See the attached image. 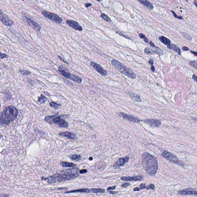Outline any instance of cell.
<instances>
[{
    "instance_id": "47",
    "label": "cell",
    "mask_w": 197,
    "mask_h": 197,
    "mask_svg": "<svg viewBox=\"0 0 197 197\" xmlns=\"http://www.w3.org/2000/svg\"><path fill=\"white\" fill-rule=\"evenodd\" d=\"M148 43L150 44L151 46L152 47H155V44H154V43L152 41H150Z\"/></svg>"
},
{
    "instance_id": "27",
    "label": "cell",
    "mask_w": 197,
    "mask_h": 197,
    "mask_svg": "<svg viewBox=\"0 0 197 197\" xmlns=\"http://www.w3.org/2000/svg\"><path fill=\"white\" fill-rule=\"evenodd\" d=\"M91 189V193H103L105 192V190L102 188H92Z\"/></svg>"
},
{
    "instance_id": "29",
    "label": "cell",
    "mask_w": 197,
    "mask_h": 197,
    "mask_svg": "<svg viewBox=\"0 0 197 197\" xmlns=\"http://www.w3.org/2000/svg\"><path fill=\"white\" fill-rule=\"evenodd\" d=\"M144 52L146 54L148 55L155 54H156L154 49L149 47H146L144 49Z\"/></svg>"
},
{
    "instance_id": "15",
    "label": "cell",
    "mask_w": 197,
    "mask_h": 197,
    "mask_svg": "<svg viewBox=\"0 0 197 197\" xmlns=\"http://www.w3.org/2000/svg\"><path fill=\"white\" fill-rule=\"evenodd\" d=\"M121 180L126 181H142L143 177L141 176H123L120 178Z\"/></svg>"
},
{
    "instance_id": "46",
    "label": "cell",
    "mask_w": 197,
    "mask_h": 197,
    "mask_svg": "<svg viewBox=\"0 0 197 197\" xmlns=\"http://www.w3.org/2000/svg\"><path fill=\"white\" fill-rule=\"evenodd\" d=\"M182 50L183 51H188V50H189V49L188 47H186V46H184V47H182Z\"/></svg>"
},
{
    "instance_id": "54",
    "label": "cell",
    "mask_w": 197,
    "mask_h": 197,
    "mask_svg": "<svg viewBox=\"0 0 197 197\" xmlns=\"http://www.w3.org/2000/svg\"><path fill=\"white\" fill-rule=\"evenodd\" d=\"M151 71H152L153 72H154V71H155V67L153 66H151Z\"/></svg>"
},
{
    "instance_id": "1",
    "label": "cell",
    "mask_w": 197,
    "mask_h": 197,
    "mask_svg": "<svg viewBox=\"0 0 197 197\" xmlns=\"http://www.w3.org/2000/svg\"><path fill=\"white\" fill-rule=\"evenodd\" d=\"M141 163L143 167L147 174L155 176L158 169V160L156 157L148 152H145L141 156Z\"/></svg>"
},
{
    "instance_id": "38",
    "label": "cell",
    "mask_w": 197,
    "mask_h": 197,
    "mask_svg": "<svg viewBox=\"0 0 197 197\" xmlns=\"http://www.w3.org/2000/svg\"><path fill=\"white\" fill-rule=\"evenodd\" d=\"M173 13V14L174 15V17H176V18L178 19H183V18L182 17V16H178L177 15V14H176L174 12V11H171Z\"/></svg>"
},
{
    "instance_id": "11",
    "label": "cell",
    "mask_w": 197,
    "mask_h": 197,
    "mask_svg": "<svg viewBox=\"0 0 197 197\" xmlns=\"http://www.w3.org/2000/svg\"><path fill=\"white\" fill-rule=\"evenodd\" d=\"M129 159L128 156L125 157L124 158H120L113 165V167L115 169H118L120 167L123 166Z\"/></svg>"
},
{
    "instance_id": "13",
    "label": "cell",
    "mask_w": 197,
    "mask_h": 197,
    "mask_svg": "<svg viewBox=\"0 0 197 197\" xmlns=\"http://www.w3.org/2000/svg\"><path fill=\"white\" fill-rule=\"evenodd\" d=\"M143 121L152 127H159L162 124L161 120L159 119H149L144 120Z\"/></svg>"
},
{
    "instance_id": "3",
    "label": "cell",
    "mask_w": 197,
    "mask_h": 197,
    "mask_svg": "<svg viewBox=\"0 0 197 197\" xmlns=\"http://www.w3.org/2000/svg\"><path fill=\"white\" fill-rule=\"evenodd\" d=\"M79 169L77 167L62 170L60 173H56L53 175L56 182H62L71 180L79 176Z\"/></svg>"
},
{
    "instance_id": "8",
    "label": "cell",
    "mask_w": 197,
    "mask_h": 197,
    "mask_svg": "<svg viewBox=\"0 0 197 197\" xmlns=\"http://www.w3.org/2000/svg\"><path fill=\"white\" fill-rule=\"evenodd\" d=\"M23 20L25 23H27L29 26L32 27L36 32H39L41 30V26L32 19L29 18L27 16L23 15Z\"/></svg>"
},
{
    "instance_id": "33",
    "label": "cell",
    "mask_w": 197,
    "mask_h": 197,
    "mask_svg": "<svg viewBox=\"0 0 197 197\" xmlns=\"http://www.w3.org/2000/svg\"><path fill=\"white\" fill-rule=\"evenodd\" d=\"M100 17H101L102 19H104L105 21L107 22H109L111 21V19L109 18V17L105 14H101L100 15Z\"/></svg>"
},
{
    "instance_id": "9",
    "label": "cell",
    "mask_w": 197,
    "mask_h": 197,
    "mask_svg": "<svg viewBox=\"0 0 197 197\" xmlns=\"http://www.w3.org/2000/svg\"><path fill=\"white\" fill-rule=\"evenodd\" d=\"M119 116L125 120L131 123H139L141 120L138 117H134L132 115L127 114L124 112H119L118 113Z\"/></svg>"
},
{
    "instance_id": "28",
    "label": "cell",
    "mask_w": 197,
    "mask_h": 197,
    "mask_svg": "<svg viewBox=\"0 0 197 197\" xmlns=\"http://www.w3.org/2000/svg\"><path fill=\"white\" fill-rule=\"evenodd\" d=\"M68 157L70 159L76 161H78L81 159V156L79 155H71L68 156Z\"/></svg>"
},
{
    "instance_id": "61",
    "label": "cell",
    "mask_w": 197,
    "mask_h": 197,
    "mask_svg": "<svg viewBox=\"0 0 197 197\" xmlns=\"http://www.w3.org/2000/svg\"></svg>"
},
{
    "instance_id": "7",
    "label": "cell",
    "mask_w": 197,
    "mask_h": 197,
    "mask_svg": "<svg viewBox=\"0 0 197 197\" xmlns=\"http://www.w3.org/2000/svg\"><path fill=\"white\" fill-rule=\"evenodd\" d=\"M42 13L45 17L55 23H61L63 21L61 17L52 12H48L46 11H43L42 12Z\"/></svg>"
},
{
    "instance_id": "17",
    "label": "cell",
    "mask_w": 197,
    "mask_h": 197,
    "mask_svg": "<svg viewBox=\"0 0 197 197\" xmlns=\"http://www.w3.org/2000/svg\"><path fill=\"white\" fill-rule=\"evenodd\" d=\"M59 135L61 136L70 139H77V137L76 134L69 132H65L62 133H59Z\"/></svg>"
},
{
    "instance_id": "37",
    "label": "cell",
    "mask_w": 197,
    "mask_h": 197,
    "mask_svg": "<svg viewBox=\"0 0 197 197\" xmlns=\"http://www.w3.org/2000/svg\"><path fill=\"white\" fill-rule=\"evenodd\" d=\"M146 189L147 190H149L150 189L154 190L155 189V185L152 184H149L147 186H146Z\"/></svg>"
},
{
    "instance_id": "44",
    "label": "cell",
    "mask_w": 197,
    "mask_h": 197,
    "mask_svg": "<svg viewBox=\"0 0 197 197\" xmlns=\"http://www.w3.org/2000/svg\"><path fill=\"white\" fill-rule=\"evenodd\" d=\"M116 188V186H114L112 187H109L107 189V190L109 191L111 190H114Z\"/></svg>"
},
{
    "instance_id": "60",
    "label": "cell",
    "mask_w": 197,
    "mask_h": 197,
    "mask_svg": "<svg viewBox=\"0 0 197 197\" xmlns=\"http://www.w3.org/2000/svg\"><path fill=\"white\" fill-rule=\"evenodd\" d=\"M97 0V1H98V2H100L102 1V0Z\"/></svg>"
},
{
    "instance_id": "41",
    "label": "cell",
    "mask_w": 197,
    "mask_h": 197,
    "mask_svg": "<svg viewBox=\"0 0 197 197\" xmlns=\"http://www.w3.org/2000/svg\"><path fill=\"white\" fill-rule=\"evenodd\" d=\"M130 185H131V184L129 183H128V182H125V183H124V184H123L121 186L123 187V188H126L127 187L129 186Z\"/></svg>"
},
{
    "instance_id": "4",
    "label": "cell",
    "mask_w": 197,
    "mask_h": 197,
    "mask_svg": "<svg viewBox=\"0 0 197 197\" xmlns=\"http://www.w3.org/2000/svg\"><path fill=\"white\" fill-rule=\"evenodd\" d=\"M111 64L121 73L125 75L129 78L134 79L136 77V75L131 69L127 67L118 61L112 60L111 61Z\"/></svg>"
},
{
    "instance_id": "14",
    "label": "cell",
    "mask_w": 197,
    "mask_h": 197,
    "mask_svg": "<svg viewBox=\"0 0 197 197\" xmlns=\"http://www.w3.org/2000/svg\"><path fill=\"white\" fill-rule=\"evenodd\" d=\"M66 23H67V25L73 29H74L76 31H81L83 30L82 27L79 24L78 22L75 20H67Z\"/></svg>"
},
{
    "instance_id": "22",
    "label": "cell",
    "mask_w": 197,
    "mask_h": 197,
    "mask_svg": "<svg viewBox=\"0 0 197 197\" xmlns=\"http://www.w3.org/2000/svg\"><path fill=\"white\" fill-rule=\"evenodd\" d=\"M42 180L44 181H46L49 184H52L56 182L55 179L53 176H50L47 178H44L42 177L41 178Z\"/></svg>"
},
{
    "instance_id": "25",
    "label": "cell",
    "mask_w": 197,
    "mask_h": 197,
    "mask_svg": "<svg viewBox=\"0 0 197 197\" xmlns=\"http://www.w3.org/2000/svg\"><path fill=\"white\" fill-rule=\"evenodd\" d=\"M129 94L130 95V96L131 97V98H132V99L134 101H135V102H139L141 101V98L138 95V94H136L132 93L131 94L130 93Z\"/></svg>"
},
{
    "instance_id": "49",
    "label": "cell",
    "mask_w": 197,
    "mask_h": 197,
    "mask_svg": "<svg viewBox=\"0 0 197 197\" xmlns=\"http://www.w3.org/2000/svg\"><path fill=\"white\" fill-rule=\"evenodd\" d=\"M191 53H192L193 54L195 55V56H196L197 55V52L196 51H193V50H191L190 51Z\"/></svg>"
},
{
    "instance_id": "55",
    "label": "cell",
    "mask_w": 197,
    "mask_h": 197,
    "mask_svg": "<svg viewBox=\"0 0 197 197\" xmlns=\"http://www.w3.org/2000/svg\"><path fill=\"white\" fill-rule=\"evenodd\" d=\"M58 57H59V58L60 59V60H61V61H62V62H65V63H67V64H68V62H66V61H64V60L62 59V58H61V57H60L59 56Z\"/></svg>"
},
{
    "instance_id": "48",
    "label": "cell",
    "mask_w": 197,
    "mask_h": 197,
    "mask_svg": "<svg viewBox=\"0 0 197 197\" xmlns=\"http://www.w3.org/2000/svg\"><path fill=\"white\" fill-rule=\"evenodd\" d=\"M148 62L149 63V64L151 66H153L154 64V61L152 59H150L149 60V61H148Z\"/></svg>"
},
{
    "instance_id": "31",
    "label": "cell",
    "mask_w": 197,
    "mask_h": 197,
    "mask_svg": "<svg viewBox=\"0 0 197 197\" xmlns=\"http://www.w3.org/2000/svg\"><path fill=\"white\" fill-rule=\"evenodd\" d=\"M49 105H50V106L56 109H60L61 107V105L60 104H57L55 102H50L49 104Z\"/></svg>"
},
{
    "instance_id": "24",
    "label": "cell",
    "mask_w": 197,
    "mask_h": 197,
    "mask_svg": "<svg viewBox=\"0 0 197 197\" xmlns=\"http://www.w3.org/2000/svg\"><path fill=\"white\" fill-rule=\"evenodd\" d=\"M60 164L63 167H74L77 166L76 164L72 162H61Z\"/></svg>"
},
{
    "instance_id": "43",
    "label": "cell",
    "mask_w": 197,
    "mask_h": 197,
    "mask_svg": "<svg viewBox=\"0 0 197 197\" xmlns=\"http://www.w3.org/2000/svg\"><path fill=\"white\" fill-rule=\"evenodd\" d=\"M139 37L141 38V39H145V38H146V37L145 36V35H144L143 34H141V33H140L139 34Z\"/></svg>"
},
{
    "instance_id": "5",
    "label": "cell",
    "mask_w": 197,
    "mask_h": 197,
    "mask_svg": "<svg viewBox=\"0 0 197 197\" xmlns=\"http://www.w3.org/2000/svg\"><path fill=\"white\" fill-rule=\"evenodd\" d=\"M45 120L49 124H55L62 128H66L69 127L68 123L57 114L51 116H47L45 117Z\"/></svg>"
},
{
    "instance_id": "52",
    "label": "cell",
    "mask_w": 197,
    "mask_h": 197,
    "mask_svg": "<svg viewBox=\"0 0 197 197\" xmlns=\"http://www.w3.org/2000/svg\"><path fill=\"white\" fill-rule=\"evenodd\" d=\"M193 80H194L196 82H197V76H196V75L193 74Z\"/></svg>"
},
{
    "instance_id": "23",
    "label": "cell",
    "mask_w": 197,
    "mask_h": 197,
    "mask_svg": "<svg viewBox=\"0 0 197 197\" xmlns=\"http://www.w3.org/2000/svg\"><path fill=\"white\" fill-rule=\"evenodd\" d=\"M159 40L161 41L162 43H163L164 45L168 46L171 44V41L168 39L167 38L165 37L161 36L159 37Z\"/></svg>"
},
{
    "instance_id": "30",
    "label": "cell",
    "mask_w": 197,
    "mask_h": 197,
    "mask_svg": "<svg viewBox=\"0 0 197 197\" xmlns=\"http://www.w3.org/2000/svg\"><path fill=\"white\" fill-rule=\"evenodd\" d=\"M47 99V98L45 96H44L43 94H41V96L39 97L38 101L40 103L44 104L46 102Z\"/></svg>"
},
{
    "instance_id": "42",
    "label": "cell",
    "mask_w": 197,
    "mask_h": 197,
    "mask_svg": "<svg viewBox=\"0 0 197 197\" xmlns=\"http://www.w3.org/2000/svg\"><path fill=\"white\" fill-rule=\"evenodd\" d=\"M87 170L85 169H84V170H81L79 171V173L80 174H84L86 173H87Z\"/></svg>"
},
{
    "instance_id": "35",
    "label": "cell",
    "mask_w": 197,
    "mask_h": 197,
    "mask_svg": "<svg viewBox=\"0 0 197 197\" xmlns=\"http://www.w3.org/2000/svg\"><path fill=\"white\" fill-rule=\"evenodd\" d=\"M20 73L23 75H29L31 74V73L29 72L27 70H19Z\"/></svg>"
},
{
    "instance_id": "34",
    "label": "cell",
    "mask_w": 197,
    "mask_h": 197,
    "mask_svg": "<svg viewBox=\"0 0 197 197\" xmlns=\"http://www.w3.org/2000/svg\"><path fill=\"white\" fill-rule=\"evenodd\" d=\"M197 61L196 60H194V61H191L189 63V65L191 66H193L196 69H197Z\"/></svg>"
},
{
    "instance_id": "19",
    "label": "cell",
    "mask_w": 197,
    "mask_h": 197,
    "mask_svg": "<svg viewBox=\"0 0 197 197\" xmlns=\"http://www.w3.org/2000/svg\"><path fill=\"white\" fill-rule=\"evenodd\" d=\"M91 193V189H89L87 188H82L70 191H67L65 192L66 194L70 193Z\"/></svg>"
},
{
    "instance_id": "2",
    "label": "cell",
    "mask_w": 197,
    "mask_h": 197,
    "mask_svg": "<svg viewBox=\"0 0 197 197\" xmlns=\"http://www.w3.org/2000/svg\"><path fill=\"white\" fill-rule=\"evenodd\" d=\"M18 111L12 106L5 109L0 116V124L9 125L17 117Z\"/></svg>"
},
{
    "instance_id": "56",
    "label": "cell",
    "mask_w": 197,
    "mask_h": 197,
    "mask_svg": "<svg viewBox=\"0 0 197 197\" xmlns=\"http://www.w3.org/2000/svg\"><path fill=\"white\" fill-rule=\"evenodd\" d=\"M144 41L145 42L148 43L149 40H148V39L147 38V37H146V38H145V39H144Z\"/></svg>"
},
{
    "instance_id": "16",
    "label": "cell",
    "mask_w": 197,
    "mask_h": 197,
    "mask_svg": "<svg viewBox=\"0 0 197 197\" xmlns=\"http://www.w3.org/2000/svg\"><path fill=\"white\" fill-rule=\"evenodd\" d=\"M178 194L180 195H196L197 196V191L194 190L193 189L188 188L184 189L179 191L178 192Z\"/></svg>"
},
{
    "instance_id": "53",
    "label": "cell",
    "mask_w": 197,
    "mask_h": 197,
    "mask_svg": "<svg viewBox=\"0 0 197 197\" xmlns=\"http://www.w3.org/2000/svg\"><path fill=\"white\" fill-rule=\"evenodd\" d=\"M140 190L139 188L136 187V188H135L133 189V191H139Z\"/></svg>"
},
{
    "instance_id": "50",
    "label": "cell",
    "mask_w": 197,
    "mask_h": 197,
    "mask_svg": "<svg viewBox=\"0 0 197 197\" xmlns=\"http://www.w3.org/2000/svg\"><path fill=\"white\" fill-rule=\"evenodd\" d=\"M109 193L111 194H117L118 192L117 191H109Z\"/></svg>"
},
{
    "instance_id": "39",
    "label": "cell",
    "mask_w": 197,
    "mask_h": 197,
    "mask_svg": "<svg viewBox=\"0 0 197 197\" xmlns=\"http://www.w3.org/2000/svg\"><path fill=\"white\" fill-rule=\"evenodd\" d=\"M146 184H141L139 185V189L140 190L144 189L146 188Z\"/></svg>"
},
{
    "instance_id": "40",
    "label": "cell",
    "mask_w": 197,
    "mask_h": 197,
    "mask_svg": "<svg viewBox=\"0 0 197 197\" xmlns=\"http://www.w3.org/2000/svg\"><path fill=\"white\" fill-rule=\"evenodd\" d=\"M8 55L2 53L1 52H0V59H3L4 58H8Z\"/></svg>"
},
{
    "instance_id": "6",
    "label": "cell",
    "mask_w": 197,
    "mask_h": 197,
    "mask_svg": "<svg viewBox=\"0 0 197 197\" xmlns=\"http://www.w3.org/2000/svg\"><path fill=\"white\" fill-rule=\"evenodd\" d=\"M162 156L165 159H167L171 162L178 164L181 166H184V164L183 162L179 160L176 156L170 152L164 150L161 154Z\"/></svg>"
},
{
    "instance_id": "45",
    "label": "cell",
    "mask_w": 197,
    "mask_h": 197,
    "mask_svg": "<svg viewBox=\"0 0 197 197\" xmlns=\"http://www.w3.org/2000/svg\"><path fill=\"white\" fill-rule=\"evenodd\" d=\"M117 33H118L120 35H121L122 36L124 37H125V38H126L128 39H129V38L127 36H126V35H124V34H121V33H120V32H119L118 31H117V32H116Z\"/></svg>"
},
{
    "instance_id": "12",
    "label": "cell",
    "mask_w": 197,
    "mask_h": 197,
    "mask_svg": "<svg viewBox=\"0 0 197 197\" xmlns=\"http://www.w3.org/2000/svg\"><path fill=\"white\" fill-rule=\"evenodd\" d=\"M91 66L95 69L102 76H107L108 74L106 71L103 68V67L99 64H97L96 62H91L90 63Z\"/></svg>"
},
{
    "instance_id": "59",
    "label": "cell",
    "mask_w": 197,
    "mask_h": 197,
    "mask_svg": "<svg viewBox=\"0 0 197 197\" xmlns=\"http://www.w3.org/2000/svg\"><path fill=\"white\" fill-rule=\"evenodd\" d=\"M89 160H90V161H92L93 160V158L92 157H90L89 158Z\"/></svg>"
},
{
    "instance_id": "32",
    "label": "cell",
    "mask_w": 197,
    "mask_h": 197,
    "mask_svg": "<svg viewBox=\"0 0 197 197\" xmlns=\"http://www.w3.org/2000/svg\"><path fill=\"white\" fill-rule=\"evenodd\" d=\"M153 48L154 50H155L156 54H158L159 55H162L163 54V52L158 47L155 46Z\"/></svg>"
},
{
    "instance_id": "20",
    "label": "cell",
    "mask_w": 197,
    "mask_h": 197,
    "mask_svg": "<svg viewBox=\"0 0 197 197\" xmlns=\"http://www.w3.org/2000/svg\"><path fill=\"white\" fill-rule=\"evenodd\" d=\"M167 48L169 49L173 50H174L175 52L178 53L179 55H181V49H180V48H179V47L177 45L174 44H170L168 46H167Z\"/></svg>"
},
{
    "instance_id": "26",
    "label": "cell",
    "mask_w": 197,
    "mask_h": 197,
    "mask_svg": "<svg viewBox=\"0 0 197 197\" xmlns=\"http://www.w3.org/2000/svg\"><path fill=\"white\" fill-rule=\"evenodd\" d=\"M70 79H71L74 82H78L79 83H81L82 82V79H81V78L77 77V76H75L74 75L72 74H71V75H70Z\"/></svg>"
},
{
    "instance_id": "36",
    "label": "cell",
    "mask_w": 197,
    "mask_h": 197,
    "mask_svg": "<svg viewBox=\"0 0 197 197\" xmlns=\"http://www.w3.org/2000/svg\"><path fill=\"white\" fill-rule=\"evenodd\" d=\"M182 35L185 38L188 40L189 41H192V37L190 36V35L189 34H187L185 33H182Z\"/></svg>"
},
{
    "instance_id": "51",
    "label": "cell",
    "mask_w": 197,
    "mask_h": 197,
    "mask_svg": "<svg viewBox=\"0 0 197 197\" xmlns=\"http://www.w3.org/2000/svg\"><path fill=\"white\" fill-rule=\"evenodd\" d=\"M92 5V4L91 3H86L85 4V6L86 8H89Z\"/></svg>"
},
{
    "instance_id": "10",
    "label": "cell",
    "mask_w": 197,
    "mask_h": 197,
    "mask_svg": "<svg viewBox=\"0 0 197 197\" xmlns=\"http://www.w3.org/2000/svg\"><path fill=\"white\" fill-rule=\"evenodd\" d=\"M0 21L5 26H11L14 24V22L9 17L5 15L0 9Z\"/></svg>"
},
{
    "instance_id": "58",
    "label": "cell",
    "mask_w": 197,
    "mask_h": 197,
    "mask_svg": "<svg viewBox=\"0 0 197 197\" xmlns=\"http://www.w3.org/2000/svg\"><path fill=\"white\" fill-rule=\"evenodd\" d=\"M194 4H195V5H196V6H197V5H196V4H197V0H195V1H194Z\"/></svg>"
},
{
    "instance_id": "57",
    "label": "cell",
    "mask_w": 197,
    "mask_h": 197,
    "mask_svg": "<svg viewBox=\"0 0 197 197\" xmlns=\"http://www.w3.org/2000/svg\"><path fill=\"white\" fill-rule=\"evenodd\" d=\"M44 93L46 95H47V96H50V95L49 93H46V92H44Z\"/></svg>"
},
{
    "instance_id": "18",
    "label": "cell",
    "mask_w": 197,
    "mask_h": 197,
    "mask_svg": "<svg viewBox=\"0 0 197 197\" xmlns=\"http://www.w3.org/2000/svg\"><path fill=\"white\" fill-rule=\"evenodd\" d=\"M58 70L61 74L64 77L67 79H70L71 73L68 71H67L66 69H64L63 67L60 66L59 67Z\"/></svg>"
},
{
    "instance_id": "21",
    "label": "cell",
    "mask_w": 197,
    "mask_h": 197,
    "mask_svg": "<svg viewBox=\"0 0 197 197\" xmlns=\"http://www.w3.org/2000/svg\"><path fill=\"white\" fill-rule=\"evenodd\" d=\"M140 3L143 4L145 6L149 9L152 10L153 9V6L152 4L149 2L147 0H138Z\"/></svg>"
}]
</instances>
